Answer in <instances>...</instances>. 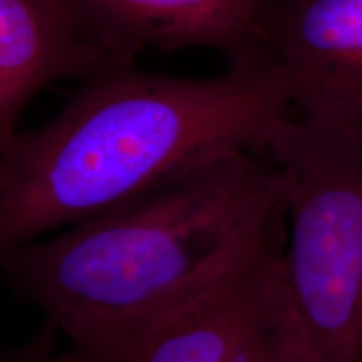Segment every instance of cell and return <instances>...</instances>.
Here are the masks:
<instances>
[{
    "label": "cell",
    "mask_w": 362,
    "mask_h": 362,
    "mask_svg": "<svg viewBox=\"0 0 362 362\" xmlns=\"http://www.w3.org/2000/svg\"><path fill=\"white\" fill-rule=\"evenodd\" d=\"M57 334L44 325L42 330L24 346L0 352V362H57Z\"/></svg>",
    "instance_id": "obj_8"
},
{
    "label": "cell",
    "mask_w": 362,
    "mask_h": 362,
    "mask_svg": "<svg viewBox=\"0 0 362 362\" xmlns=\"http://www.w3.org/2000/svg\"><path fill=\"white\" fill-rule=\"evenodd\" d=\"M285 230L269 158H210L119 205L0 257V277L93 359L210 291Z\"/></svg>",
    "instance_id": "obj_1"
},
{
    "label": "cell",
    "mask_w": 362,
    "mask_h": 362,
    "mask_svg": "<svg viewBox=\"0 0 362 362\" xmlns=\"http://www.w3.org/2000/svg\"><path fill=\"white\" fill-rule=\"evenodd\" d=\"M296 115L272 54L187 79L116 67L84 79L61 111L0 156V257L228 153L265 155Z\"/></svg>",
    "instance_id": "obj_2"
},
{
    "label": "cell",
    "mask_w": 362,
    "mask_h": 362,
    "mask_svg": "<svg viewBox=\"0 0 362 362\" xmlns=\"http://www.w3.org/2000/svg\"><path fill=\"white\" fill-rule=\"evenodd\" d=\"M259 29L296 116L362 133V0H262Z\"/></svg>",
    "instance_id": "obj_5"
},
{
    "label": "cell",
    "mask_w": 362,
    "mask_h": 362,
    "mask_svg": "<svg viewBox=\"0 0 362 362\" xmlns=\"http://www.w3.org/2000/svg\"><path fill=\"white\" fill-rule=\"evenodd\" d=\"M264 156L282 187L298 317L322 362H362V133L293 115Z\"/></svg>",
    "instance_id": "obj_3"
},
{
    "label": "cell",
    "mask_w": 362,
    "mask_h": 362,
    "mask_svg": "<svg viewBox=\"0 0 362 362\" xmlns=\"http://www.w3.org/2000/svg\"><path fill=\"white\" fill-rule=\"evenodd\" d=\"M285 230L245 264L111 354L57 362H322L284 274Z\"/></svg>",
    "instance_id": "obj_4"
},
{
    "label": "cell",
    "mask_w": 362,
    "mask_h": 362,
    "mask_svg": "<svg viewBox=\"0 0 362 362\" xmlns=\"http://www.w3.org/2000/svg\"><path fill=\"white\" fill-rule=\"evenodd\" d=\"M136 54L86 27L66 0H0V156L40 90L134 64Z\"/></svg>",
    "instance_id": "obj_6"
},
{
    "label": "cell",
    "mask_w": 362,
    "mask_h": 362,
    "mask_svg": "<svg viewBox=\"0 0 362 362\" xmlns=\"http://www.w3.org/2000/svg\"><path fill=\"white\" fill-rule=\"evenodd\" d=\"M93 34L138 56L210 47L228 62L270 54L262 39V0H66Z\"/></svg>",
    "instance_id": "obj_7"
}]
</instances>
